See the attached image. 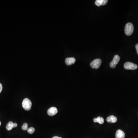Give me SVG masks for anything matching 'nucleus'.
Wrapping results in <instances>:
<instances>
[{
    "mask_svg": "<svg viewBox=\"0 0 138 138\" xmlns=\"http://www.w3.org/2000/svg\"><path fill=\"white\" fill-rule=\"evenodd\" d=\"M13 128H14V126H13V123L11 121L9 122L7 124L6 126V128L7 130L9 131L12 130Z\"/></svg>",
    "mask_w": 138,
    "mask_h": 138,
    "instance_id": "f8f14e48",
    "label": "nucleus"
},
{
    "mask_svg": "<svg viewBox=\"0 0 138 138\" xmlns=\"http://www.w3.org/2000/svg\"><path fill=\"white\" fill-rule=\"evenodd\" d=\"M65 62L66 65L70 66L71 64H74L76 62V60L73 57L67 58L65 60Z\"/></svg>",
    "mask_w": 138,
    "mask_h": 138,
    "instance_id": "0eeeda50",
    "label": "nucleus"
},
{
    "mask_svg": "<svg viewBox=\"0 0 138 138\" xmlns=\"http://www.w3.org/2000/svg\"><path fill=\"white\" fill-rule=\"evenodd\" d=\"M52 138H62V137H58L57 136H54Z\"/></svg>",
    "mask_w": 138,
    "mask_h": 138,
    "instance_id": "a211bd4d",
    "label": "nucleus"
},
{
    "mask_svg": "<svg viewBox=\"0 0 138 138\" xmlns=\"http://www.w3.org/2000/svg\"><path fill=\"white\" fill-rule=\"evenodd\" d=\"M125 137V133L121 130H118L116 132V138H124Z\"/></svg>",
    "mask_w": 138,
    "mask_h": 138,
    "instance_id": "6e6552de",
    "label": "nucleus"
},
{
    "mask_svg": "<svg viewBox=\"0 0 138 138\" xmlns=\"http://www.w3.org/2000/svg\"><path fill=\"white\" fill-rule=\"evenodd\" d=\"M124 68L127 70H135L138 68V66L132 63L127 62L124 64Z\"/></svg>",
    "mask_w": 138,
    "mask_h": 138,
    "instance_id": "7ed1b4c3",
    "label": "nucleus"
},
{
    "mask_svg": "<svg viewBox=\"0 0 138 138\" xmlns=\"http://www.w3.org/2000/svg\"><path fill=\"white\" fill-rule=\"evenodd\" d=\"M2 90V84L0 83V93H1Z\"/></svg>",
    "mask_w": 138,
    "mask_h": 138,
    "instance_id": "2eb2a0df",
    "label": "nucleus"
},
{
    "mask_svg": "<svg viewBox=\"0 0 138 138\" xmlns=\"http://www.w3.org/2000/svg\"><path fill=\"white\" fill-rule=\"evenodd\" d=\"M93 121L94 122H97L100 124H102L104 123V119L103 118L101 117H98L97 118H94Z\"/></svg>",
    "mask_w": 138,
    "mask_h": 138,
    "instance_id": "9b49d317",
    "label": "nucleus"
},
{
    "mask_svg": "<svg viewBox=\"0 0 138 138\" xmlns=\"http://www.w3.org/2000/svg\"><path fill=\"white\" fill-rule=\"evenodd\" d=\"M35 131V129L33 127H30L28 128L27 130V132L29 134H33Z\"/></svg>",
    "mask_w": 138,
    "mask_h": 138,
    "instance_id": "ddd939ff",
    "label": "nucleus"
},
{
    "mask_svg": "<svg viewBox=\"0 0 138 138\" xmlns=\"http://www.w3.org/2000/svg\"><path fill=\"white\" fill-rule=\"evenodd\" d=\"M108 2L107 0H96L95 4L97 6L100 7L101 5H106Z\"/></svg>",
    "mask_w": 138,
    "mask_h": 138,
    "instance_id": "1a4fd4ad",
    "label": "nucleus"
},
{
    "mask_svg": "<svg viewBox=\"0 0 138 138\" xmlns=\"http://www.w3.org/2000/svg\"><path fill=\"white\" fill-rule=\"evenodd\" d=\"M0 126H1V122H0Z\"/></svg>",
    "mask_w": 138,
    "mask_h": 138,
    "instance_id": "6ab92c4d",
    "label": "nucleus"
},
{
    "mask_svg": "<svg viewBox=\"0 0 138 138\" xmlns=\"http://www.w3.org/2000/svg\"><path fill=\"white\" fill-rule=\"evenodd\" d=\"M22 105L24 109L26 110H29L31 109L32 103L29 99L25 98L23 101Z\"/></svg>",
    "mask_w": 138,
    "mask_h": 138,
    "instance_id": "f03ea898",
    "label": "nucleus"
},
{
    "mask_svg": "<svg viewBox=\"0 0 138 138\" xmlns=\"http://www.w3.org/2000/svg\"><path fill=\"white\" fill-rule=\"evenodd\" d=\"M57 112H58V110L57 108L54 107H52L48 109L47 111L48 114L51 116L56 115Z\"/></svg>",
    "mask_w": 138,
    "mask_h": 138,
    "instance_id": "423d86ee",
    "label": "nucleus"
},
{
    "mask_svg": "<svg viewBox=\"0 0 138 138\" xmlns=\"http://www.w3.org/2000/svg\"><path fill=\"white\" fill-rule=\"evenodd\" d=\"M106 120L109 123H116L117 122V118L114 116H110L107 118Z\"/></svg>",
    "mask_w": 138,
    "mask_h": 138,
    "instance_id": "9d476101",
    "label": "nucleus"
},
{
    "mask_svg": "<svg viewBox=\"0 0 138 138\" xmlns=\"http://www.w3.org/2000/svg\"><path fill=\"white\" fill-rule=\"evenodd\" d=\"M134 27L133 24L131 23H128L125 27V33L127 36H130L133 33Z\"/></svg>",
    "mask_w": 138,
    "mask_h": 138,
    "instance_id": "f257e3e1",
    "label": "nucleus"
},
{
    "mask_svg": "<svg viewBox=\"0 0 138 138\" xmlns=\"http://www.w3.org/2000/svg\"><path fill=\"white\" fill-rule=\"evenodd\" d=\"M102 61L101 59H97L94 60L90 63L91 67L93 69L99 68L101 64Z\"/></svg>",
    "mask_w": 138,
    "mask_h": 138,
    "instance_id": "20e7f679",
    "label": "nucleus"
},
{
    "mask_svg": "<svg viewBox=\"0 0 138 138\" xmlns=\"http://www.w3.org/2000/svg\"><path fill=\"white\" fill-rule=\"evenodd\" d=\"M120 60V56L118 55H116L114 56L113 60L110 62V66L112 68H116V66L118 62H119Z\"/></svg>",
    "mask_w": 138,
    "mask_h": 138,
    "instance_id": "39448f33",
    "label": "nucleus"
},
{
    "mask_svg": "<svg viewBox=\"0 0 138 138\" xmlns=\"http://www.w3.org/2000/svg\"><path fill=\"white\" fill-rule=\"evenodd\" d=\"M28 125L27 124V123H24L22 127H21V128L23 130H27L28 129Z\"/></svg>",
    "mask_w": 138,
    "mask_h": 138,
    "instance_id": "4468645a",
    "label": "nucleus"
},
{
    "mask_svg": "<svg viewBox=\"0 0 138 138\" xmlns=\"http://www.w3.org/2000/svg\"><path fill=\"white\" fill-rule=\"evenodd\" d=\"M13 126H14V128L16 127H17V124L16 123H13Z\"/></svg>",
    "mask_w": 138,
    "mask_h": 138,
    "instance_id": "f3484780",
    "label": "nucleus"
},
{
    "mask_svg": "<svg viewBox=\"0 0 138 138\" xmlns=\"http://www.w3.org/2000/svg\"><path fill=\"white\" fill-rule=\"evenodd\" d=\"M136 49L137 52L138 54V44H137L136 46Z\"/></svg>",
    "mask_w": 138,
    "mask_h": 138,
    "instance_id": "dca6fc26",
    "label": "nucleus"
}]
</instances>
